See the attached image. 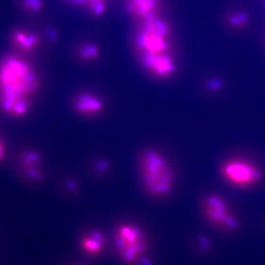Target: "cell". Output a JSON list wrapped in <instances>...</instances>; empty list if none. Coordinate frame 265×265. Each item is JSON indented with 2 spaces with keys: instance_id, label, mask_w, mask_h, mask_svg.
Here are the masks:
<instances>
[{
  "instance_id": "20",
  "label": "cell",
  "mask_w": 265,
  "mask_h": 265,
  "mask_svg": "<svg viewBox=\"0 0 265 265\" xmlns=\"http://www.w3.org/2000/svg\"><path fill=\"white\" fill-rule=\"evenodd\" d=\"M71 3L78 6H85L86 0H68Z\"/></svg>"
},
{
  "instance_id": "12",
  "label": "cell",
  "mask_w": 265,
  "mask_h": 265,
  "mask_svg": "<svg viewBox=\"0 0 265 265\" xmlns=\"http://www.w3.org/2000/svg\"><path fill=\"white\" fill-rule=\"evenodd\" d=\"M25 157L24 164L28 175L35 182L43 181L45 174L41 155L37 152L30 151L26 153Z\"/></svg>"
},
{
  "instance_id": "13",
  "label": "cell",
  "mask_w": 265,
  "mask_h": 265,
  "mask_svg": "<svg viewBox=\"0 0 265 265\" xmlns=\"http://www.w3.org/2000/svg\"><path fill=\"white\" fill-rule=\"evenodd\" d=\"M30 107L27 97L19 98L0 97V108L5 113L15 117L25 115Z\"/></svg>"
},
{
  "instance_id": "18",
  "label": "cell",
  "mask_w": 265,
  "mask_h": 265,
  "mask_svg": "<svg viewBox=\"0 0 265 265\" xmlns=\"http://www.w3.org/2000/svg\"><path fill=\"white\" fill-rule=\"evenodd\" d=\"M85 7L92 16L99 17L103 16L106 11L107 3L104 2L89 3Z\"/></svg>"
},
{
  "instance_id": "23",
  "label": "cell",
  "mask_w": 265,
  "mask_h": 265,
  "mask_svg": "<svg viewBox=\"0 0 265 265\" xmlns=\"http://www.w3.org/2000/svg\"><path fill=\"white\" fill-rule=\"evenodd\" d=\"M85 265L84 264V265Z\"/></svg>"
},
{
  "instance_id": "19",
  "label": "cell",
  "mask_w": 265,
  "mask_h": 265,
  "mask_svg": "<svg viewBox=\"0 0 265 265\" xmlns=\"http://www.w3.org/2000/svg\"><path fill=\"white\" fill-rule=\"evenodd\" d=\"M47 36L50 40L53 42L57 40L58 34L56 31L52 29L47 31Z\"/></svg>"
},
{
  "instance_id": "2",
  "label": "cell",
  "mask_w": 265,
  "mask_h": 265,
  "mask_svg": "<svg viewBox=\"0 0 265 265\" xmlns=\"http://www.w3.org/2000/svg\"><path fill=\"white\" fill-rule=\"evenodd\" d=\"M132 31L134 46L141 57L171 53L173 29L163 14L135 22Z\"/></svg>"
},
{
  "instance_id": "3",
  "label": "cell",
  "mask_w": 265,
  "mask_h": 265,
  "mask_svg": "<svg viewBox=\"0 0 265 265\" xmlns=\"http://www.w3.org/2000/svg\"><path fill=\"white\" fill-rule=\"evenodd\" d=\"M38 79L30 65L13 55L0 62V97H27L38 87Z\"/></svg>"
},
{
  "instance_id": "11",
  "label": "cell",
  "mask_w": 265,
  "mask_h": 265,
  "mask_svg": "<svg viewBox=\"0 0 265 265\" xmlns=\"http://www.w3.org/2000/svg\"><path fill=\"white\" fill-rule=\"evenodd\" d=\"M146 67L155 74L164 77L174 70L171 53L141 57Z\"/></svg>"
},
{
  "instance_id": "5",
  "label": "cell",
  "mask_w": 265,
  "mask_h": 265,
  "mask_svg": "<svg viewBox=\"0 0 265 265\" xmlns=\"http://www.w3.org/2000/svg\"><path fill=\"white\" fill-rule=\"evenodd\" d=\"M202 209L206 220L214 226L229 230L238 228V220L230 212L226 201L216 194H210L202 200Z\"/></svg>"
},
{
  "instance_id": "22",
  "label": "cell",
  "mask_w": 265,
  "mask_h": 265,
  "mask_svg": "<svg viewBox=\"0 0 265 265\" xmlns=\"http://www.w3.org/2000/svg\"><path fill=\"white\" fill-rule=\"evenodd\" d=\"M263 48L264 50L265 51V40L263 42Z\"/></svg>"
},
{
  "instance_id": "17",
  "label": "cell",
  "mask_w": 265,
  "mask_h": 265,
  "mask_svg": "<svg viewBox=\"0 0 265 265\" xmlns=\"http://www.w3.org/2000/svg\"><path fill=\"white\" fill-rule=\"evenodd\" d=\"M111 168L110 162L107 159L104 158L95 159L91 167L92 172L97 176H102L107 174Z\"/></svg>"
},
{
  "instance_id": "10",
  "label": "cell",
  "mask_w": 265,
  "mask_h": 265,
  "mask_svg": "<svg viewBox=\"0 0 265 265\" xmlns=\"http://www.w3.org/2000/svg\"><path fill=\"white\" fill-rule=\"evenodd\" d=\"M77 112L83 115H93L101 112L104 108L102 100L95 94L84 92L79 94L74 102Z\"/></svg>"
},
{
  "instance_id": "8",
  "label": "cell",
  "mask_w": 265,
  "mask_h": 265,
  "mask_svg": "<svg viewBox=\"0 0 265 265\" xmlns=\"http://www.w3.org/2000/svg\"><path fill=\"white\" fill-rule=\"evenodd\" d=\"M10 42L18 50L30 53L39 46L41 43L40 36L32 31L24 28H17L11 33Z\"/></svg>"
},
{
  "instance_id": "15",
  "label": "cell",
  "mask_w": 265,
  "mask_h": 265,
  "mask_svg": "<svg viewBox=\"0 0 265 265\" xmlns=\"http://www.w3.org/2000/svg\"><path fill=\"white\" fill-rule=\"evenodd\" d=\"M226 22L231 26L241 28L245 26L249 21V16L243 11H231L227 14Z\"/></svg>"
},
{
  "instance_id": "4",
  "label": "cell",
  "mask_w": 265,
  "mask_h": 265,
  "mask_svg": "<svg viewBox=\"0 0 265 265\" xmlns=\"http://www.w3.org/2000/svg\"><path fill=\"white\" fill-rule=\"evenodd\" d=\"M113 242L118 256L125 263L135 265L146 260L148 239L143 230L136 224L123 222L117 225Z\"/></svg>"
},
{
  "instance_id": "14",
  "label": "cell",
  "mask_w": 265,
  "mask_h": 265,
  "mask_svg": "<svg viewBox=\"0 0 265 265\" xmlns=\"http://www.w3.org/2000/svg\"><path fill=\"white\" fill-rule=\"evenodd\" d=\"M78 54L80 58L83 61H92L99 57L101 50L96 43L88 42L80 47Z\"/></svg>"
},
{
  "instance_id": "1",
  "label": "cell",
  "mask_w": 265,
  "mask_h": 265,
  "mask_svg": "<svg viewBox=\"0 0 265 265\" xmlns=\"http://www.w3.org/2000/svg\"><path fill=\"white\" fill-rule=\"evenodd\" d=\"M140 178L146 191L155 197H162L172 191L175 173L168 159L153 149L145 150L138 161Z\"/></svg>"
},
{
  "instance_id": "9",
  "label": "cell",
  "mask_w": 265,
  "mask_h": 265,
  "mask_svg": "<svg viewBox=\"0 0 265 265\" xmlns=\"http://www.w3.org/2000/svg\"><path fill=\"white\" fill-rule=\"evenodd\" d=\"M106 244V236L103 232L97 229H89L84 232L80 237V247L89 255L99 254Z\"/></svg>"
},
{
  "instance_id": "6",
  "label": "cell",
  "mask_w": 265,
  "mask_h": 265,
  "mask_svg": "<svg viewBox=\"0 0 265 265\" xmlns=\"http://www.w3.org/2000/svg\"><path fill=\"white\" fill-rule=\"evenodd\" d=\"M220 169L226 181L239 187L252 185L262 177L261 171L256 166L240 159L228 160L221 165Z\"/></svg>"
},
{
  "instance_id": "16",
  "label": "cell",
  "mask_w": 265,
  "mask_h": 265,
  "mask_svg": "<svg viewBox=\"0 0 265 265\" xmlns=\"http://www.w3.org/2000/svg\"><path fill=\"white\" fill-rule=\"evenodd\" d=\"M22 10L29 14H36L41 12L44 7L43 0H19Z\"/></svg>"
},
{
  "instance_id": "21",
  "label": "cell",
  "mask_w": 265,
  "mask_h": 265,
  "mask_svg": "<svg viewBox=\"0 0 265 265\" xmlns=\"http://www.w3.org/2000/svg\"><path fill=\"white\" fill-rule=\"evenodd\" d=\"M3 148L1 142L0 141V159L3 156Z\"/></svg>"
},
{
  "instance_id": "7",
  "label": "cell",
  "mask_w": 265,
  "mask_h": 265,
  "mask_svg": "<svg viewBox=\"0 0 265 265\" xmlns=\"http://www.w3.org/2000/svg\"><path fill=\"white\" fill-rule=\"evenodd\" d=\"M165 0H123L124 9L135 22L162 14Z\"/></svg>"
}]
</instances>
